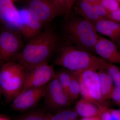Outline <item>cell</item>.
Segmentation results:
<instances>
[{"label": "cell", "instance_id": "6da1fadb", "mask_svg": "<svg viewBox=\"0 0 120 120\" xmlns=\"http://www.w3.org/2000/svg\"><path fill=\"white\" fill-rule=\"evenodd\" d=\"M59 39L53 30L47 26L36 37L29 41L18 54L15 61L26 71L46 63L58 47Z\"/></svg>", "mask_w": 120, "mask_h": 120}, {"label": "cell", "instance_id": "7a4b0ae2", "mask_svg": "<svg viewBox=\"0 0 120 120\" xmlns=\"http://www.w3.org/2000/svg\"><path fill=\"white\" fill-rule=\"evenodd\" d=\"M54 62L56 64L73 71L106 69L109 64L90 52L68 43L60 47Z\"/></svg>", "mask_w": 120, "mask_h": 120}, {"label": "cell", "instance_id": "3957f363", "mask_svg": "<svg viewBox=\"0 0 120 120\" xmlns=\"http://www.w3.org/2000/svg\"><path fill=\"white\" fill-rule=\"evenodd\" d=\"M64 26L65 38L67 43L92 52L99 35L94 24L82 17L67 19Z\"/></svg>", "mask_w": 120, "mask_h": 120}, {"label": "cell", "instance_id": "277c9868", "mask_svg": "<svg viewBox=\"0 0 120 120\" xmlns=\"http://www.w3.org/2000/svg\"><path fill=\"white\" fill-rule=\"evenodd\" d=\"M0 67V88L5 101L12 102L23 88L26 70L15 61L7 62Z\"/></svg>", "mask_w": 120, "mask_h": 120}, {"label": "cell", "instance_id": "5b68a950", "mask_svg": "<svg viewBox=\"0 0 120 120\" xmlns=\"http://www.w3.org/2000/svg\"><path fill=\"white\" fill-rule=\"evenodd\" d=\"M22 35L19 31L4 27L0 31V65L15 61L23 48Z\"/></svg>", "mask_w": 120, "mask_h": 120}, {"label": "cell", "instance_id": "8992f818", "mask_svg": "<svg viewBox=\"0 0 120 120\" xmlns=\"http://www.w3.org/2000/svg\"><path fill=\"white\" fill-rule=\"evenodd\" d=\"M75 71L78 75L80 94L82 98L93 102L101 107L107 108L102 98L97 72L90 70Z\"/></svg>", "mask_w": 120, "mask_h": 120}, {"label": "cell", "instance_id": "52a82bcc", "mask_svg": "<svg viewBox=\"0 0 120 120\" xmlns=\"http://www.w3.org/2000/svg\"><path fill=\"white\" fill-rule=\"evenodd\" d=\"M44 97L48 108L57 112L68 109L71 102L56 75L47 84Z\"/></svg>", "mask_w": 120, "mask_h": 120}, {"label": "cell", "instance_id": "ba28073f", "mask_svg": "<svg viewBox=\"0 0 120 120\" xmlns=\"http://www.w3.org/2000/svg\"><path fill=\"white\" fill-rule=\"evenodd\" d=\"M47 84L39 87L21 90L12 101V109L24 112L34 107L45 94Z\"/></svg>", "mask_w": 120, "mask_h": 120}, {"label": "cell", "instance_id": "9c48e42d", "mask_svg": "<svg viewBox=\"0 0 120 120\" xmlns=\"http://www.w3.org/2000/svg\"><path fill=\"white\" fill-rule=\"evenodd\" d=\"M52 66L44 63L26 71L25 80L22 90L39 87L46 85L55 77Z\"/></svg>", "mask_w": 120, "mask_h": 120}, {"label": "cell", "instance_id": "30bf717a", "mask_svg": "<svg viewBox=\"0 0 120 120\" xmlns=\"http://www.w3.org/2000/svg\"><path fill=\"white\" fill-rule=\"evenodd\" d=\"M27 9L31 15L44 24L60 15L52 0H28Z\"/></svg>", "mask_w": 120, "mask_h": 120}, {"label": "cell", "instance_id": "8fae6325", "mask_svg": "<svg viewBox=\"0 0 120 120\" xmlns=\"http://www.w3.org/2000/svg\"><path fill=\"white\" fill-rule=\"evenodd\" d=\"M0 22L5 28L20 32V13L12 0H0Z\"/></svg>", "mask_w": 120, "mask_h": 120}, {"label": "cell", "instance_id": "7c38bea8", "mask_svg": "<svg viewBox=\"0 0 120 120\" xmlns=\"http://www.w3.org/2000/svg\"><path fill=\"white\" fill-rule=\"evenodd\" d=\"M19 11L21 23L20 32L30 41L42 31L44 24L31 15L27 9Z\"/></svg>", "mask_w": 120, "mask_h": 120}, {"label": "cell", "instance_id": "4fadbf2b", "mask_svg": "<svg viewBox=\"0 0 120 120\" xmlns=\"http://www.w3.org/2000/svg\"><path fill=\"white\" fill-rule=\"evenodd\" d=\"M94 51L109 63H120V52L113 42L99 35L94 46Z\"/></svg>", "mask_w": 120, "mask_h": 120}, {"label": "cell", "instance_id": "5bb4252c", "mask_svg": "<svg viewBox=\"0 0 120 120\" xmlns=\"http://www.w3.org/2000/svg\"><path fill=\"white\" fill-rule=\"evenodd\" d=\"M107 109L82 98L77 102L74 110L79 116L83 118L99 116L101 112Z\"/></svg>", "mask_w": 120, "mask_h": 120}, {"label": "cell", "instance_id": "9a60e30c", "mask_svg": "<svg viewBox=\"0 0 120 120\" xmlns=\"http://www.w3.org/2000/svg\"><path fill=\"white\" fill-rule=\"evenodd\" d=\"M75 9L77 15L94 24L103 19L98 15L90 1L86 0H77Z\"/></svg>", "mask_w": 120, "mask_h": 120}, {"label": "cell", "instance_id": "2e32d148", "mask_svg": "<svg viewBox=\"0 0 120 120\" xmlns=\"http://www.w3.org/2000/svg\"><path fill=\"white\" fill-rule=\"evenodd\" d=\"M97 73L98 75L100 91L102 99L105 101L111 98L114 87L111 75L105 69H99Z\"/></svg>", "mask_w": 120, "mask_h": 120}, {"label": "cell", "instance_id": "e0dca14e", "mask_svg": "<svg viewBox=\"0 0 120 120\" xmlns=\"http://www.w3.org/2000/svg\"><path fill=\"white\" fill-rule=\"evenodd\" d=\"M68 95L71 102L77 99L80 94V88L76 71H72L71 78L68 90Z\"/></svg>", "mask_w": 120, "mask_h": 120}, {"label": "cell", "instance_id": "ac0fdd59", "mask_svg": "<svg viewBox=\"0 0 120 120\" xmlns=\"http://www.w3.org/2000/svg\"><path fill=\"white\" fill-rule=\"evenodd\" d=\"M79 116L74 109H68L51 114L49 120H78Z\"/></svg>", "mask_w": 120, "mask_h": 120}, {"label": "cell", "instance_id": "d6986e66", "mask_svg": "<svg viewBox=\"0 0 120 120\" xmlns=\"http://www.w3.org/2000/svg\"><path fill=\"white\" fill-rule=\"evenodd\" d=\"M94 24L98 32L109 37L114 42L117 41L120 39V34L114 32L105 26L101 22L100 19L95 23Z\"/></svg>", "mask_w": 120, "mask_h": 120}, {"label": "cell", "instance_id": "ffe728a7", "mask_svg": "<svg viewBox=\"0 0 120 120\" xmlns=\"http://www.w3.org/2000/svg\"><path fill=\"white\" fill-rule=\"evenodd\" d=\"M51 114L42 110H35L22 115L17 120H49Z\"/></svg>", "mask_w": 120, "mask_h": 120}, {"label": "cell", "instance_id": "44dd1931", "mask_svg": "<svg viewBox=\"0 0 120 120\" xmlns=\"http://www.w3.org/2000/svg\"><path fill=\"white\" fill-rule=\"evenodd\" d=\"M72 71L62 70L56 74L60 83L68 95V90L71 78Z\"/></svg>", "mask_w": 120, "mask_h": 120}, {"label": "cell", "instance_id": "7402d4cb", "mask_svg": "<svg viewBox=\"0 0 120 120\" xmlns=\"http://www.w3.org/2000/svg\"><path fill=\"white\" fill-rule=\"evenodd\" d=\"M60 11L61 15L67 19L71 13V8L70 6L69 0H52Z\"/></svg>", "mask_w": 120, "mask_h": 120}, {"label": "cell", "instance_id": "603a6c76", "mask_svg": "<svg viewBox=\"0 0 120 120\" xmlns=\"http://www.w3.org/2000/svg\"><path fill=\"white\" fill-rule=\"evenodd\" d=\"M99 116L101 120H120V109H106Z\"/></svg>", "mask_w": 120, "mask_h": 120}, {"label": "cell", "instance_id": "cb8c5ba5", "mask_svg": "<svg viewBox=\"0 0 120 120\" xmlns=\"http://www.w3.org/2000/svg\"><path fill=\"white\" fill-rule=\"evenodd\" d=\"M113 81L115 86L120 88V70L117 67L109 63L106 69Z\"/></svg>", "mask_w": 120, "mask_h": 120}, {"label": "cell", "instance_id": "d4e9b609", "mask_svg": "<svg viewBox=\"0 0 120 120\" xmlns=\"http://www.w3.org/2000/svg\"><path fill=\"white\" fill-rule=\"evenodd\" d=\"M100 1L109 13L116 11L120 8V4L117 0H100Z\"/></svg>", "mask_w": 120, "mask_h": 120}, {"label": "cell", "instance_id": "484cf974", "mask_svg": "<svg viewBox=\"0 0 120 120\" xmlns=\"http://www.w3.org/2000/svg\"><path fill=\"white\" fill-rule=\"evenodd\" d=\"M94 5L98 15L103 19H106L109 12L101 4L100 0L90 1Z\"/></svg>", "mask_w": 120, "mask_h": 120}, {"label": "cell", "instance_id": "4316f807", "mask_svg": "<svg viewBox=\"0 0 120 120\" xmlns=\"http://www.w3.org/2000/svg\"><path fill=\"white\" fill-rule=\"evenodd\" d=\"M100 20L105 26L114 32L120 34V23L113 22L105 19H101Z\"/></svg>", "mask_w": 120, "mask_h": 120}, {"label": "cell", "instance_id": "83f0119b", "mask_svg": "<svg viewBox=\"0 0 120 120\" xmlns=\"http://www.w3.org/2000/svg\"><path fill=\"white\" fill-rule=\"evenodd\" d=\"M105 19L120 23V8L116 11L109 12Z\"/></svg>", "mask_w": 120, "mask_h": 120}, {"label": "cell", "instance_id": "f1b7e54d", "mask_svg": "<svg viewBox=\"0 0 120 120\" xmlns=\"http://www.w3.org/2000/svg\"><path fill=\"white\" fill-rule=\"evenodd\" d=\"M111 98L120 108V88L114 86Z\"/></svg>", "mask_w": 120, "mask_h": 120}, {"label": "cell", "instance_id": "f546056e", "mask_svg": "<svg viewBox=\"0 0 120 120\" xmlns=\"http://www.w3.org/2000/svg\"><path fill=\"white\" fill-rule=\"evenodd\" d=\"M80 120H101L99 116L91 117H83Z\"/></svg>", "mask_w": 120, "mask_h": 120}, {"label": "cell", "instance_id": "4dcf8cb0", "mask_svg": "<svg viewBox=\"0 0 120 120\" xmlns=\"http://www.w3.org/2000/svg\"><path fill=\"white\" fill-rule=\"evenodd\" d=\"M0 120H10L6 117L0 114Z\"/></svg>", "mask_w": 120, "mask_h": 120}, {"label": "cell", "instance_id": "1f68e13d", "mask_svg": "<svg viewBox=\"0 0 120 120\" xmlns=\"http://www.w3.org/2000/svg\"><path fill=\"white\" fill-rule=\"evenodd\" d=\"M76 0H69V2H70V6L71 8H72L73 5L75 4V2Z\"/></svg>", "mask_w": 120, "mask_h": 120}, {"label": "cell", "instance_id": "d6a6232c", "mask_svg": "<svg viewBox=\"0 0 120 120\" xmlns=\"http://www.w3.org/2000/svg\"><path fill=\"white\" fill-rule=\"evenodd\" d=\"M2 92H1V90L0 88V98L1 95V94H2Z\"/></svg>", "mask_w": 120, "mask_h": 120}, {"label": "cell", "instance_id": "836d02e7", "mask_svg": "<svg viewBox=\"0 0 120 120\" xmlns=\"http://www.w3.org/2000/svg\"><path fill=\"white\" fill-rule=\"evenodd\" d=\"M86 0L88 1H94L96 0Z\"/></svg>", "mask_w": 120, "mask_h": 120}, {"label": "cell", "instance_id": "e575fe53", "mask_svg": "<svg viewBox=\"0 0 120 120\" xmlns=\"http://www.w3.org/2000/svg\"><path fill=\"white\" fill-rule=\"evenodd\" d=\"M117 1L118 2V3H119V4H120V0H117Z\"/></svg>", "mask_w": 120, "mask_h": 120}, {"label": "cell", "instance_id": "d590c367", "mask_svg": "<svg viewBox=\"0 0 120 120\" xmlns=\"http://www.w3.org/2000/svg\"><path fill=\"white\" fill-rule=\"evenodd\" d=\"M118 41H119V43H120V39H119V40H118Z\"/></svg>", "mask_w": 120, "mask_h": 120}]
</instances>
